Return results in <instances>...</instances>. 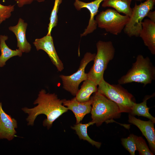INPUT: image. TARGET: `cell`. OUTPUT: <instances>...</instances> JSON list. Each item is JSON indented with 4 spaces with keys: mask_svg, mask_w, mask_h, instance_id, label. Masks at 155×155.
I'll list each match as a JSON object with an SVG mask.
<instances>
[{
    "mask_svg": "<svg viewBox=\"0 0 155 155\" xmlns=\"http://www.w3.org/2000/svg\"><path fill=\"white\" fill-rule=\"evenodd\" d=\"M33 104L38 105L32 108L25 107L22 109L28 115L26 119L28 125L33 126L37 117L43 114L46 115V118L44 120L43 125L48 129L51 127L56 119L68 110L63 105V100L58 98L55 93H47L44 89L39 92L38 98Z\"/></svg>",
    "mask_w": 155,
    "mask_h": 155,
    "instance_id": "cell-1",
    "label": "cell"
},
{
    "mask_svg": "<svg viewBox=\"0 0 155 155\" xmlns=\"http://www.w3.org/2000/svg\"><path fill=\"white\" fill-rule=\"evenodd\" d=\"M91 110L92 121L97 126L105 122L108 123L113 119L119 118L121 112L118 105L97 91L92 96Z\"/></svg>",
    "mask_w": 155,
    "mask_h": 155,
    "instance_id": "cell-2",
    "label": "cell"
},
{
    "mask_svg": "<svg viewBox=\"0 0 155 155\" xmlns=\"http://www.w3.org/2000/svg\"><path fill=\"white\" fill-rule=\"evenodd\" d=\"M155 79V68L150 58L138 55L135 62L127 73L118 81L119 84L132 82L143 84L144 86L150 84Z\"/></svg>",
    "mask_w": 155,
    "mask_h": 155,
    "instance_id": "cell-3",
    "label": "cell"
},
{
    "mask_svg": "<svg viewBox=\"0 0 155 155\" xmlns=\"http://www.w3.org/2000/svg\"><path fill=\"white\" fill-rule=\"evenodd\" d=\"M97 52L94 63L87 73L88 79L98 85L104 78L103 75L109 61L113 58L115 48L111 41H98L96 44Z\"/></svg>",
    "mask_w": 155,
    "mask_h": 155,
    "instance_id": "cell-4",
    "label": "cell"
},
{
    "mask_svg": "<svg viewBox=\"0 0 155 155\" xmlns=\"http://www.w3.org/2000/svg\"><path fill=\"white\" fill-rule=\"evenodd\" d=\"M97 91L115 103L121 113H130L135 102L133 96L120 85H111L102 79Z\"/></svg>",
    "mask_w": 155,
    "mask_h": 155,
    "instance_id": "cell-5",
    "label": "cell"
},
{
    "mask_svg": "<svg viewBox=\"0 0 155 155\" xmlns=\"http://www.w3.org/2000/svg\"><path fill=\"white\" fill-rule=\"evenodd\" d=\"M129 17L120 14L115 10L108 8L100 12L96 20L98 27L114 35H118L123 30Z\"/></svg>",
    "mask_w": 155,
    "mask_h": 155,
    "instance_id": "cell-6",
    "label": "cell"
},
{
    "mask_svg": "<svg viewBox=\"0 0 155 155\" xmlns=\"http://www.w3.org/2000/svg\"><path fill=\"white\" fill-rule=\"evenodd\" d=\"M155 4V0H146L138 5L135 3L132 8L129 21L123 30L124 33L130 37L139 36L142 21L148 12L154 9Z\"/></svg>",
    "mask_w": 155,
    "mask_h": 155,
    "instance_id": "cell-7",
    "label": "cell"
},
{
    "mask_svg": "<svg viewBox=\"0 0 155 155\" xmlns=\"http://www.w3.org/2000/svg\"><path fill=\"white\" fill-rule=\"evenodd\" d=\"M96 54L86 53L81 61L79 67L76 72L70 75H61L59 76L62 82L63 88L72 95L75 96L80 83L88 79L87 74L85 72V69L87 64L94 61Z\"/></svg>",
    "mask_w": 155,
    "mask_h": 155,
    "instance_id": "cell-8",
    "label": "cell"
},
{
    "mask_svg": "<svg viewBox=\"0 0 155 155\" xmlns=\"http://www.w3.org/2000/svg\"><path fill=\"white\" fill-rule=\"evenodd\" d=\"M33 44L37 51L42 50L47 53L58 71H61L63 70V64L56 51L53 38L51 35H46L42 38L36 39Z\"/></svg>",
    "mask_w": 155,
    "mask_h": 155,
    "instance_id": "cell-9",
    "label": "cell"
},
{
    "mask_svg": "<svg viewBox=\"0 0 155 155\" xmlns=\"http://www.w3.org/2000/svg\"><path fill=\"white\" fill-rule=\"evenodd\" d=\"M104 0H95L90 2L86 3L79 0H75L73 4L78 11L80 10L83 8H86L89 11L90 14L88 25L84 32L81 34V37L92 33L96 29L97 24L94 18L98 12L100 3Z\"/></svg>",
    "mask_w": 155,
    "mask_h": 155,
    "instance_id": "cell-10",
    "label": "cell"
},
{
    "mask_svg": "<svg viewBox=\"0 0 155 155\" xmlns=\"http://www.w3.org/2000/svg\"><path fill=\"white\" fill-rule=\"evenodd\" d=\"M17 125V121L3 110L0 101V139L12 140L16 136Z\"/></svg>",
    "mask_w": 155,
    "mask_h": 155,
    "instance_id": "cell-11",
    "label": "cell"
},
{
    "mask_svg": "<svg viewBox=\"0 0 155 155\" xmlns=\"http://www.w3.org/2000/svg\"><path fill=\"white\" fill-rule=\"evenodd\" d=\"M93 100L92 96L89 100L82 102L78 101L75 97L71 100L63 99V104L73 112L76 119L77 124L80 123L84 117L90 112Z\"/></svg>",
    "mask_w": 155,
    "mask_h": 155,
    "instance_id": "cell-12",
    "label": "cell"
},
{
    "mask_svg": "<svg viewBox=\"0 0 155 155\" xmlns=\"http://www.w3.org/2000/svg\"><path fill=\"white\" fill-rule=\"evenodd\" d=\"M128 121L137 126L145 137L148 142L152 152L154 154L155 152V130L154 123L150 120L144 121L135 118L133 115L129 114Z\"/></svg>",
    "mask_w": 155,
    "mask_h": 155,
    "instance_id": "cell-13",
    "label": "cell"
},
{
    "mask_svg": "<svg viewBox=\"0 0 155 155\" xmlns=\"http://www.w3.org/2000/svg\"><path fill=\"white\" fill-rule=\"evenodd\" d=\"M28 24L24 20L20 18L17 24L9 27V30L15 35L17 40V47L22 53H28L31 50L32 46L26 37V32Z\"/></svg>",
    "mask_w": 155,
    "mask_h": 155,
    "instance_id": "cell-14",
    "label": "cell"
},
{
    "mask_svg": "<svg viewBox=\"0 0 155 155\" xmlns=\"http://www.w3.org/2000/svg\"><path fill=\"white\" fill-rule=\"evenodd\" d=\"M139 36L143 41L151 53L155 54V22L145 19L142 24V29Z\"/></svg>",
    "mask_w": 155,
    "mask_h": 155,
    "instance_id": "cell-15",
    "label": "cell"
},
{
    "mask_svg": "<svg viewBox=\"0 0 155 155\" xmlns=\"http://www.w3.org/2000/svg\"><path fill=\"white\" fill-rule=\"evenodd\" d=\"M8 38L7 36L0 35V67H3L7 61L10 58L17 56L21 57L23 53L18 49L13 50L8 46L5 41Z\"/></svg>",
    "mask_w": 155,
    "mask_h": 155,
    "instance_id": "cell-16",
    "label": "cell"
},
{
    "mask_svg": "<svg viewBox=\"0 0 155 155\" xmlns=\"http://www.w3.org/2000/svg\"><path fill=\"white\" fill-rule=\"evenodd\" d=\"M132 0H104L102 6L103 7H111L119 13H122L129 17L131 15L132 8L130 6Z\"/></svg>",
    "mask_w": 155,
    "mask_h": 155,
    "instance_id": "cell-17",
    "label": "cell"
},
{
    "mask_svg": "<svg viewBox=\"0 0 155 155\" xmlns=\"http://www.w3.org/2000/svg\"><path fill=\"white\" fill-rule=\"evenodd\" d=\"M97 86L91 80L88 79L84 81L75 96L76 99L82 102L89 100L92 94L97 91Z\"/></svg>",
    "mask_w": 155,
    "mask_h": 155,
    "instance_id": "cell-18",
    "label": "cell"
},
{
    "mask_svg": "<svg viewBox=\"0 0 155 155\" xmlns=\"http://www.w3.org/2000/svg\"><path fill=\"white\" fill-rule=\"evenodd\" d=\"M94 124V123L92 121L86 124L79 123L74 125L71 127V129L75 131L80 139L86 140L92 146H94L97 148H99L101 146V144L92 139L89 137L87 133L88 127Z\"/></svg>",
    "mask_w": 155,
    "mask_h": 155,
    "instance_id": "cell-19",
    "label": "cell"
},
{
    "mask_svg": "<svg viewBox=\"0 0 155 155\" xmlns=\"http://www.w3.org/2000/svg\"><path fill=\"white\" fill-rule=\"evenodd\" d=\"M152 97V96H147L141 103L137 104L135 102L131 109L130 114L146 117L155 123V118L149 113L150 108L148 107L147 105V100Z\"/></svg>",
    "mask_w": 155,
    "mask_h": 155,
    "instance_id": "cell-20",
    "label": "cell"
},
{
    "mask_svg": "<svg viewBox=\"0 0 155 155\" xmlns=\"http://www.w3.org/2000/svg\"><path fill=\"white\" fill-rule=\"evenodd\" d=\"M63 0H55L54 5L51 11L49 18V23L48 28V33L47 35H51L52 29L57 25L58 13L60 5Z\"/></svg>",
    "mask_w": 155,
    "mask_h": 155,
    "instance_id": "cell-21",
    "label": "cell"
},
{
    "mask_svg": "<svg viewBox=\"0 0 155 155\" xmlns=\"http://www.w3.org/2000/svg\"><path fill=\"white\" fill-rule=\"evenodd\" d=\"M137 150L140 155H153L154 154L149 148L144 140L141 137L134 135Z\"/></svg>",
    "mask_w": 155,
    "mask_h": 155,
    "instance_id": "cell-22",
    "label": "cell"
},
{
    "mask_svg": "<svg viewBox=\"0 0 155 155\" xmlns=\"http://www.w3.org/2000/svg\"><path fill=\"white\" fill-rule=\"evenodd\" d=\"M121 141L123 146L129 152L130 154L135 155V152L137 149L134 135L131 134L126 138H122Z\"/></svg>",
    "mask_w": 155,
    "mask_h": 155,
    "instance_id": "cell-23",
    "label": "cell"
},
{
    "mask_svg": "<svg viewBox=\"0 0 155 155\" xmlns=\"http://www.w3.org/2000/svg\"><path fill=\"white\" fill-rule=\"evenodd\" d=\"M14 5H3L0 3V24L10 18L14 10Z\"/></svg>",
    "mask_w": 155,
    "mask_h": 155,
    "instance_id": "cell-24",
    "label": "cell"
},
{
    "mask_svg": "<svg viewBox=\"0 0 155 155\" xmlns=\"http://www.w3.org/2000/svg\"><path fill=\"white\" fill-rule=\"evenodd\" d=\"M16 3L19 7H22L24 6L31 4L34 1L40 3L43 2L45 0H14Z\"/></svg>",
    "mask_w": 155,
    "mask_h": 155,
    "instance_id": "cell-25",
    "label": "cell"
},
{
    "mask_svg": "<svg viewBox=\"0 0 155 155\" xmlns=\"http://www.w3.org/2000/svg\"><path fill=\"white\" fill-rule=\"evenodd\" d=\"M146 16L148 17L150 20L155 22V11H150L148 13Z\"/></svg>",
    "mask_w": 155,
    "mask_h": 155,
    "instance_id": "cell-26",
    "label": "cell"
},
{
    "mask_svg": "<svg viewBox=\"0 0 155 155\" xmlns=\"http://www.w3.org/2000/svg\"><path fill=\"white\" fill-rule=\"evenodd\" d=\"M135 0L141 2L142 1H144V0Z\"/></svg>",
    "mask_w": 155,
    "mask_h": 155,
    "instance_id": "cell-27",
    "label": "cell"
},
{
    "mask_svg": "<svg viewBox=\"0 0 155 155\" xmlns=\"http://www.w3.org/2000/svg\"></svg>",
    "mask_w": 155,
    "mask_h": 155,
    "instance_id": "cell-28",
    "label": "cell"
}]
</instances>
